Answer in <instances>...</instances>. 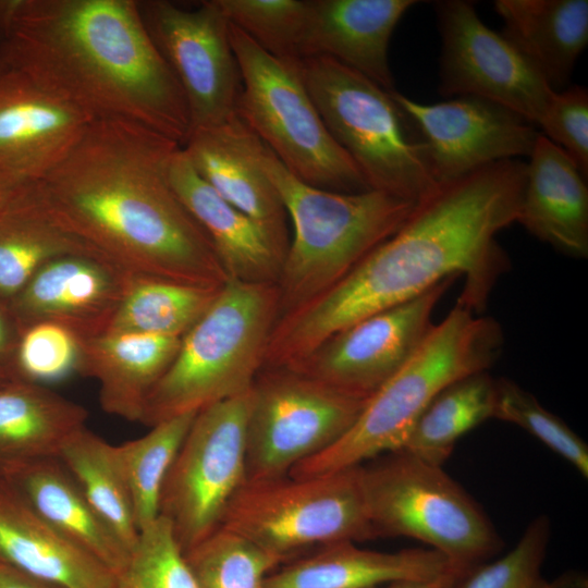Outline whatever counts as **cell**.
I'll return each mask as SVG.
<instances>
[{
    "instance_id": "cell-1",
    "label": "cell",
    "mask_w": 588,
    "mask_h": 588,
    "mask_svg": "<svg viewBox=\"0 0 588 588\" xmlns=\"http://www.w3.org/2000/svg\"><path fill=\"white\" fill-rule=\"evenodd\" d=\"M526 170L520 159L504 160L438 185L339 282L278 318L269 357L279 365L295 364L342 329L450 277H465L457 303L482 313L509 267L495 236L517 220Z\"/></svg>"
},
{
    "instance_id": "cell-2",
    "label": "cell",
    "mask_w": 588,
    "mask_h": 588,
    "mask_svg": "<svg viewBox=\"0 0 588 588\" xmlns=\"http://www.w3.org/2000/svg\"><path fill=\"white\" fill-rule=\"evenodd\" d=\"M180 147L134 122L91 121L36 181L38 198L61 228L134 277L220 289L229 278L170 181Z\"/></svg>"
},
{
    "instance_id": "cell-3",
    "label": "cell",
    "mask_w": 588,
    "mask_h": 588,
    "mask_svg": "<svg viewBox=\"0 0 588 588\" xmlns=\"http://www.w3.org/2000/svg\"><path fill=\"white\" fill-rule=\"evenodd\" d=\"M0 56L90 121L118 119L183 146V93L143 23L138 0H0Z\"/></svg>"
},
{
    "instance_id": "cell-4",
    "label": "cell",
    "mask_w": 588,
    "mask_h": 588,
    "mask_svg": "<svg viewBox=\"0 0 588 588\" xmlns=\"http://www.w3.org/2000/svg\"><path fill=\"white\" fill-rule=\"evenodd\" d=\"M503 345L500 324L456 303L432 326L407 363L371 395L346 433L295 467L292 477H310L363 465L382 453L401 451L429 403L449 384L488 370Z\"/></svg>"
},
{
    "instance_id": "cell-5",
    "label": "cell",
    "mask_w": 588,
    "mask_h": 588,
    "mask_svg": "<svg viewBox=\"0 0 588 588\" xmlns=\"http://www.w3.org/2000/svg\"><path fill=\"white\" fill-rule=\"evenodd\" d=\"M259 161L294 231L277 284L279 317L339 282L391 237L417 205L376 189L341 193L311 186L290 173L262 142Z\"/></svg>"
},
{
    "instance_id": "cell-6",
    "label": "cell",
    "mask_w": 588,
    "mask_h": 588,
    "mask_svg": "<svg viewBox=\"0 0 588 588\" xmlns=\"http://www.w3.org/2000/svg\"><path fill=\"white\" fill-rule=\"evenodd\" d=\"M279 315L277 284L229 279L182 336L173 362L146 400L140 422L152 427L248 392L262 369Z\"/></svg>"
},
{
    "instance_id": "cell-7",
    "label": "cell",
    "mask_w": 588,
    "mask_h": 588,
    "mask_svg": "<svg viewBox=\"0 0 588 588\" xmlns=\"http://www.w3.org/2000/svg\"><path fill=\"white\" fill-rule=\"evenodd\" d=\"M297 69L323 123L370 189L418 203L438 187L421 142L391 91L328 57Z\"/></svg>"
},
{
    "instance_id": "cell-8",
    "label": "cell",
    "mask_w": 588,
    "mask_h": 588,
    "mask_svg": "<svg viewBox=\"0 0 588 588\" xmlns=\"http://www.w3.org/2000/svg\"><path fill=\"white\" fill-rule=\"evenodd\" d=\"M229 36L242 75L237 113L285 169L318 188L369 191L359 168L323 123L298 61L271 56L231 23Z\"/></svg>"
},
{
    "instance_id": "cell-9",
    "label": "cell",
    "mask_w": 588,
    "mask_h": 588,
    "mask_svg": "<svg viewBox=\"0 0 588 588\" xmlns=\"http://www.w3.org/2000/svg\"><path fill=\"white\" fill-rule=\"evenodd\" d=\"M377 537H411L469 571L498 553L502 540L471 497L443 469L404 451L362 465Z\"/></svg>"
},
{
    "instance_id": "cell-10",
    "label": "cell",
    "mask_w": 588,
    "mask_h": 588,
    "mask_svg": "<svg viewBox=\"0 0 588 588\" xmlns=\"http://www.w3.org/2000/svg\"><path fill=\"white\" fill-rule=\"evenodd\" d=\"M220 527L280 563L311 547L377 538L364 495L362 465L310 477L246 480Z\"/></svg>"
},
{
    "instance_id": "cell-11",
    "label": "cell",
    "mask_w": 588,
    "mask_h": 588,
    "mask_svg": "<svg viewBox=\"0 0 588 588\" xmlns=\"http://www.w3.org/2000/svg\"><path fill=\"white\" fill-rule=\"evenodd\" d=\"M366 402L289 368H262L250 391L246 480L287 475L323 452L353 426Z\"/></svg>"
},
{
    "instance_id": "cell-12",
    "label": "cell",
    "mask_w": 588,
    "mask_h": 588,
    "mask_svg": "<svg viewBox=\"0 0 588 588\" xmlns=\"http://www.w3.org/2000/svg\"><path fill=\"white\" fill-rule=\"evenodd\" d=\"M250 391L198 411L169 471L160 515L183 553L220 527L246 481Z\"/></svg>"
},
{
    "instance_id": "cell-13",
    "label": "cell",
    "mask_w": 588,
    "mask_h": 588,
    "mask_svg": "<svg viewBox=\"0 0 588 588\" xmlns=\"http://www.w3.org/2000/svg\"><path fill=\"white\" fill-rule=\"evenodd\" d=\"M146 30L186 101L191 132L237 113L242 75L217 0L192 10L167 0L138 1ZM189 132V133H191Z\"/></svg>"
},
{
    "instance_id": "cell-14",
    "label": "cell",
    "mask_w": 588,
    "mask_h": 588,
    "mask_svg": "<svg viewBox=\"0 0 588 588\" xmlns=\"http://www.w3.org/2000/svg\"><path fill=\"white\" fill-rule=\"evenodd\" d=\"M439 93L498 103L538 125L554 90L527 59L478 16L474 2L436 1Z\"/></svg>"
},
{
    "instance_id": "cell-15",
    "label": "cell",
    "mask_w": 588,
    "mask_h": 588,
    "mask_svg": "<svg viewBox=\"0 0 588 588\" xmlns=\"http://www.w3.org/2000/svg\"><path fill=\"white\" fill-rule=\"evenodd\" d=\"M456 277L334 333L284 367L340 393L368 400L413 356L431 327L433 308Z\"/></svg>"
},
{
    "instance_id": "cell-16",
    "label": "cell",
    "mask_w": 588,
    "mask_h": 588,
    "mask_svg": "<svg viewBox=\"0 0 588 588\" xmlns=\"http://www.w3.org/2000/svg\"><path fill=\"white\" fill-rule=\"evenodd\" d=\"M391 96L414 126L438 185L494 162L528 158L539 135L517 113L482 98L421 103L395 89Z\"/></svg>"
},
{
    "instance_id": "cell-17",
    "label": "cell",
    "mask_w": 588,
    "mask_h": 588,
    "mask_svg": "<svg viewBox=\"0 0 588 588\" xmlns=\"http://www.w3.org/2000/svg\"><path fill=\"white\" fill-rule=\"evenodd\" d=\"M133 278L100 256L65 255L45 264L8 306L20 332L48 321L84 341L108 331Z\"/></svg>"
},
{
    "instance_id": "cell-18",
    "label": "cell",
    "mask_w": 588,
    "mask_h": 588,
    "mask_svg": "<svg viewBox=\"0 0 588 588\" xmlns=\"http://www.w3.org/2000/svg\"><path fill=\"white\" fill-rule=\"evenodd\" d=\"M91 121L20 71L0 73V172L41 180Z\"/></svg>"
},
{
    "instance_id": "cell-19",
    "label": "cell",
    "mask_w": 588,
    "mask_h": 588,
    "mask_svg": "<svg viewBox=\"0 0 588 588\" xmlns=\"http://www.w3.org/2000/svg\"><path fill=\"white\" fill-rule=\"evenodd\" d=\"M260 145L259 137L235 113L221 124L192 131L182 148L198 175L262 226L286 253L287 215L260 164Z\"/></svg>"
},
{
    "instance_id": "cell-20",
    "label": "cell",
    "mask_w": 588,
    "mask_h": 588,
    "mask_svg": "<svg viewBox=\"0 0 588 588\" xmlns=\"http://www.w3.org/2000/svg\"><path fill=\"white\" fill-rule=\"evenodd\" d=\"M415 0H308L302 59L328 57L394 90L392 34Z\"/></svg>"
},
{
    "instance_id": "cell-21",
    "label": "cell",
    "mask_w": 588,
    "mask_h": 588,
    "mask_svg": "<svg viewBox=\"0 0 588 588\" xmlns=\"http://www.w3.org/2000/svg\"><path fill=\"white\" fill-rule=\"evenodd\" d=\"M467 572L431 548L379 552L343 541L274 569L264 588H379L397 580L455 585Z\"/></svg>"
},
{
    "instance_id": "cell-22",
    "label": "cell",
    "mask_w": 588,
    "mask_h": 588,
    "mask_svg": "<svg viewBox=\"0 0 588 588\" xmlns=\"http://www.w3.org/2000/svg\"><path fill=\"white\" fill-rule=\"evenodd\" d=\"M169 176L175 193L209 238L229 279L278 284L285 250L262 226L208 185L182 147L172 158Z\"/></svg>"
},
{
    "instance_id": "cell-23",
    "label": "cell",
    "mask_w": 588,
    "mask_h": 588,
    "mask_svg": "<svg viewBox=\"0 0 588 588\" xmlns=\"http://www.w3.org/2000/svg\"><path fill=\"white\" fill-rule=\"evenodd\" d=\"M528 159L516 222L556 250L587 258L586 177L561 147L540 133Z\"/></svg>"
},
{
    "instance_id": "cell-24",
    "label": "cell",
    "mask_w": 588,
    "mask_h": 588,
    "mask_svg": "<svg viewBox=\"0 0 588 588\" xmlns=\"http://www.w3.org/2000/svg\"><path fill=\"white\" fill-rule=\"evenodd\" d=\"M0 560L61 588H114V572L58 531L1 477Z\"/></svg>"
},
{
    "instance_id": "cell-25",
    "label": "cell",
    "mask_w": 588,
    "mask_h": 588,
    "mask_svg": "<svg viewBox=\"0 0 588 588\" xmlns=\"http://www.w3.org/2000/svg\"><path fill=\"white\" fill-rule=\"evenodd\" d=\"M9 482L44 519L115 574L131 551L94 510L58 457L0 464Z\"/></svg>"
},
{
    "instance_id": "cell-26",
    "label": "cell",
    "mask_w": 588,
    "mask_h": 588,
    "mask_svg": "<svg viewBox=\"0 0 588 588\" xmlns=\"http://www.w3.org/2000/svg\"><path fill=\"white\" fill-rule=\"evenodd\" d=\"M181 339L106 332L82 341L78 373L97 381L106 413L140 422L146 400L173 362Z\"/></svg>"
},
{
    "instance_id": "cell-27",
    "label": "cell",
    "mask_w": 588,
    "mask_h": 588,
    "mask_svg": "<svg viewBox=\"0 0 588 588\" xmlns=\"http://www.w3.org/2000/svg\"><path fill=\"white\" fill-rule=\"evenodd\" d=\"M501 34L554 91L568 86L588 42L587 0H497Z\"/></svg>"
},
{
    "instance_id": "cell-28",
    "label": "cell",
    "mask_w": 588,
    "mask_h": 588,
    "mask_svg": "<svg viewBox=\"0 0 588 588\" xmlns=\"http://www.w3.org/2000/svg\"><path fill=\"white\" fill-rule=\"evenodd\" d=\"M84 406L47 385L11 379L0 384V464L60 456L86 427Z\"/></svg>"
},
{
    "instance_id": "cell-29",
    "label": "cell",
    "mask_w": 588,
    "mask_h": 588,
    "mask_svg": "<svg viewBox=\"0 0 588 588\" xmlns=\"http://www.w3.org/2000/svg\"><path fill=\"white\" fill-rule=\"evenodd\" d=\"M76 254L99 256L50 217L33 182L0 217V298L8 304L45 264Z\"/></svg>"
},
{
    "instance_id": "cell-30",
    "label": "cell",
    "mask_w": 588,
    "mask_h": 588,
    "mask_svg": "<svg viewBox=\"0 0 588 588\" xmlns=\"http://www.w3.org/2000/svg\"><path fill=\"white\" fill-rule=\"evenodd\" d=\"M494 402L495 379L488 370L454 381L429 403L401 451L442 466L463 434L493 418Z\"/></svg>"
},
{
    "instance_id": "cell-31",
    "label": "cell",
    "mask_w": 588,
    "mask_h": 588,
    "mask_svg": "<svg viewBox=\"0 0 588 588\" xmlns=\"http://www.w3.org/2000/svg\"><path fill=\"white\" fill-rule=\"evenodd\" d=\"M59 458L94 510L132 551L139 530L114 445L85 427L68 440Z\"/></svg>"
},
{
    "instance_id": "cell-32",
    "label": "cell",
    "mask_w": 588,
    "mask_h": 588,
    "mask_svg": "<svg viewBox=\"0 0 588 588\" xmlns=\"http://www.w3.org/2000/svg\"><path fill=\"white\" fill-rule=\"evenodd\" d=\"M220 289L134 277L107 332L182 338L206 313Z\"/></svg>"
},
{
    "instance_id": "cell-33",
    "label": "cell",
    "mask_w": 588,
    "mask_h": 588,
    "mask_svg": "<svg viewBox=\"0 0 588 588\" xmlns=\"http://www.w3.org/2000/svg\"><path fill=\"white\" fill-rule=\"evenodd\" d=\"M196 413L169 418L145 436L114 445L139 531L160 516L163 486Z\"/></svg>"
},
{
    "instance_id": "cell-34",
    "label": "cell",
    "mask_w": 588,
    "mask_h": 588,
    "mask_svg": "<svg viewBox=\"0 0 588 588\" xmlns=\"http://www.w3.org/2000/svg\"><path fill=\"white\" fill-rule=\"evenodd\" d=\"M198 588H264L281 563L242 536L219 527L184 553Z\"/></svg>"
},
{
    "instance_id": "cell-35",
    "label": "cell",
    "mask_w": 588,
    "mask_h": 588,
    "mask_svg": "<svg viewBox=\"0 0 588 588\" xmlns=\"http://www.w3.org/2000/svg\"><path fill=\"white\" fill-rule=\"evenodd\" d=\"M229 23L284 61H299L308 0H217Z\"/></svg>"
},
{
    "instance_id": "cell-36",
    "label": "cell",
    "mask_w": 588,
    "mask_h": 588,
    "mask_svg": "<svg viewBox=\"0 0 588 588\" xmlns=\"http://www.w3.org/2000/svg\"><path fill=\"white\" fill-rule=\"evenodd\" d=\"M550 538V520L541 515L529 523L516 546L504 556L482 563L462 576L453 588H576L575 579L548 581L542 575Z\"/></svg>"
},
{
    "instance_id": "cell-37",
    "label": "cell",
    "mask_w": 588,
    "mask_h": 588,
    "mask_svg": "<svg viewBox=\"0 0 588 588\" xmlns=\"http://www.w3.org/2000/svg\"><path fill=\"white\" fill-rule=\"evenodd\" d=\"M114 588H198L170 523L159 516L144 527Z\"/></svg>"
},
{
    "instance_id": "cell-38",
    "label": "cell",
    "mask_w": 588,
    "mask_h": 588,
    "mask_svg": "<svg viewBox=\"0 0 588 588\" xmlns=\"http://www.w3.org/2000/svg\"><path fill=\"white\" fill-rule=\"evenodd\" d=\"M493 418L519 426L588 477V448L561 418L516 382L495 379Z\"/></svg>"
},
{
    "instance_id": "cell-39",
    "label": "cell",
    "mask_w": 588,
    "mask_h": 588,
    "mask_svg": "<svg viewBox=\"0 0 588 588\" xmlns=\"http://www.w3.org/2000/svg\"><path fill=\"white\" fill-rule=\"evenodd\" d=\"M82 340L53 322L34 323L20 332L12 362L15 379L47 385L79 372Z\"/></svg>"
},
{
    "instance_id": "cell-40",
    "label": "cell",
    "mask_w": 588,
    "mask_h": 588,
    "mask_svg": "<svg viewBox=\"0 0 588 588\" xmlns=\"http://www.w3.org/2000/svg\"><path fill=\"white\" fill-rule=\"evenodd\" d=\"M537 126L561 147L587 179L588 174V91L571 85L553 91Z\"/></svg>"
},
{
    "instance_id": "cell-41",
    "label": "cell",
    "mask_w": 588,
    "mask_h": 588,
    "mask_svg": "<svg viewBox=\"0 0 588 588\" xmlns=\"http://www.w3.org/2000/svg\"><path fill=\"white\" fill-rule=\"evenodd\" d=\"M19 336L20 331L9 306L0 298V367L9 370L12 376V362Z\"/></svg>"
},
{
    "instance_id": "cell-42",
    "label": "cell",
    "mask_w": 588,
    "mask_h": 588,
    "mask_svg": "<svg viewBox=\"0 0 588 588\" xmlns=\"http://www.w3.org/2000/svg\"><path fill=\"white\" fill-rule=\"evenodd\" d=\"M0 588H61L36 578L0 560Z\"/></svg>"
},
{
    "instance_id": "cell-43",
    "label": "cell",
    "mask_w": 588,
    "mask_h": 588,
    "mask_svg": "<svg viewBox=\"0 0 588 588\" xmlns=\"http://www.w3.org/2000/svg\"><path fill=\"white\" fill-rule=\"evenodd\" d=\"M35 181L0 172V217Z\"/></svg>"
},
{
    "instance_id": "cell-44",
    "label": "cell",
    "mask_w": 588,
    "mask_h": 588,
    "mask_svg": "<svg viewBox=\"0 0 588 588\" xmlns=\"http://www.w3.org/2000/svg\"><path fill=\"white\" fill-rule=\"evenodd\" d=\"M453 586L421 580H397L379 588H453Z\"/></svg>"
},
{
    "instance_id": "cell-45",
    "label": "cell",
    "mask_w": 588,
    "mask_h": 588,
    "mask_svg": "<svg viewBox=\"0 0 588 588\" xmlns=\"http://www.w3.org/2000/svg\"><path fill=\"white\" fill-rule=\"evenodd\" d=\"M11 379H15V378L12 376V373L9 370L0 367V384Z\"/></svg>"
},
{
    "instance_id": "cell-46",
    "label": "cell",
    "mask_w": 588,
    "mask_h": 588,
    "mask_svg": "<svg viewBox=\"0 0 588 588\" xmlns=\"http://www.w3.org/2000/svg\"><path fill=\"white\" fill-rule=\"evenodd\" d=\"M5 65L1 59V56H0V73L4 70Z\"/></svg>"
}]
</instances>
